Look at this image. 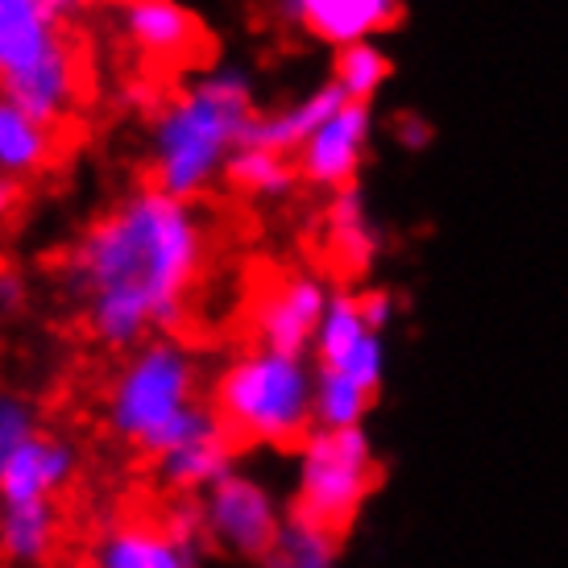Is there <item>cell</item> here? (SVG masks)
Instances as JSON below:
<instances>
[{"label":"cell","mask_w":568,"mask_h":568,"mask_svg":"<svg viewBox=\"0 0 568 568\" xmlns=\"http://www.w3.org/2000/svg\"><path fill=\"white\" fill-rule=\"evenodd\" d=\"M204 262L200 212L150 183L83 229L63 262V283L80 303L83 328L121 348L150 328L187 324Z\"/></svg>","instance_id":"obj_1"},{"label":"cell","mask_w":568,"mask_h":568,"mask_svg":"<svg viewBox=\"0 0 568 568\" xmlns=\"http://www.w3.org/2000/svg\"><path fill=\"white\" fill-rule=\"evenodd\" d=\"M253 116L257 109L250 75L237 67L207 71L195 83L179 88L150 125L154 187L179 200H195L245 145Z\"/></svg>","instance_id":"obj_2"},{"label":"cell","mask_w":568,"mask_h":568,"mask_svg":"<svg viewBox=\"0 0 568 568\" xmlns=\"http://www.w3.org/2000/svg\"><path fill=\"white\" fill-rule=\"evenodd\" d=\"M212 410L233 448H303L316 427V378L303 357L245 348L216 378Z\"/></svg>","instance_id":"obj_3"},{"label":"cell","mask_w":568,"mask_h":568,"mask_svg":"<svg viewBox=\"0 0 568 568\" xmlns=\"http://www.w3.org/2000/svg\"><path fill=\"white\" fill-rule=\"evenodd\" d=\"M83 63L63 17L47 0H0V95L63 129L80 109Z\"/></svg>","instance_id":"obj_4"},{"label":"cell","mask_w":568,"mask_h":568,"mask_svg":"<svg viewBox=\"0 0 568 568\" xmlns=\"http://www.w3.org/2000/svg\"><path fill=\"white\" fill-rule=\"evenodd\" d=\"M200 531L204 510H195L191 498L142 489L112 506L109 523L88 536L75 568H191Z\"/></svg>","instance_id":"obj_5"},{"label":"cell","mask_w":568,"mask_h":568,"mask_svg":"<svg viewBox=\"0 0 568 568\" xmlns=\"http://www.w3.org/2000/svg\"><path fill=\"white\" fill-rule=\"evenodd\" d=\"M300 453L303 465L291 515L341 539L362 515L365 498L378 489V453L362 427H341V432L316 427Z\"/></svg>","instance_id":"obj_6"},{"label":"cell","mask_w":568,"mask_h":568,"mask_svg":"<svg viewBox=\"0 0 568 568\" xmlns=\"http://www.w3.org/2000/svg\"><path fill=\"white\" fill-rule=\"evenodd\" d=\"M195 386H200V369L183 341L145 345L112 386V432L121 440L138 444L142 453L162 427H171L183 410L195 407Z\"/></svg>","instance_id":"obj_7"},{"label":"cell","mask_w":568,"mask_h":568,"mask_svg":"<svg viewBox=\"0 0 568 568\" xmlns=\"http://www.w3.org/2000/svg\"><path fill=\"white\" fill-rule=\"evenodd\" d=\"M109 21L145 75H183L207 59V33L179 0H109Z\"/></svg>","instance_id":"obj_8"},{"label":"cell","mask_w":568,"mask_h":568,"mask_svg":"<svg viewBox=\"0 0 568 568\" xmlns=\"http://www.w3.org/2000/svg\"><path fill=\"white\" fill-rule=\"evenodd\" d=\"M328 303V286L320 283L316 274H270L262 283H253L250 300H245L253 348L303 357L307 345H316Z\"/></svg>","instance_id":"obj_9"},{"label":"cell","mask_w":568,"mask_h":568,"mask_svg":"<svg viewBox=\"0 0 568 568\" xmlns=\"http://www.w3.org/2000/svg\"><path fill=\"white\" fill-rule=\"evenodd\" d=\"M283 515L274 510L270 494L250 477L224 474L216 486H207L204 503V536L229 552L266 560L270 548L278 544Z\"/></svg>","instance_id":"obj_10"},{"label":"cell","mask_w":568,"mask_h":568,"mask_svg":"<svg viewBox=\"0 0 568 568\" xmlns=\"http://www.w3.org/2000/svg\"><path fill=\"white\" fill-rule=\"evenodd\" d=\"M407 0H274V17L316 42L345 50L374 42L403 21Z\"/></svg>","instance_id":"obj_11"},{"label":"cell","mask_w":568,"mask_h":568,"mask_svg":"<svg viewBox=\"0 0 568 568\" xmlns=\"http://www.w3.org/2000/svg\"><path fill=\"white\" fill-rule=\"evenodd\" d=\"M369 138H374V109L369 104H345L295 154L300 179L312 187H328L332 195L353 187V179H357L365 154H369Z\"/></svg>","instance_id":"obj_12"},{"label":"cell","mask_w":568,"mask_h":568,"mask_svg":"<svg viewBox=\"0 0 568 568\" xmlns=\"http://www.w3.org/2000/svg\"><path fill=\"white\" fill-rule=\"evenodd\" d=\"M348 100L336 83H320L307 95H300L295 104H286L278 112H257L253 116L250 133H245V145H262V150H278V154H300L303 145L312 142V133L320 125H328L336 112L345 109Z\"/></svg>","instance_id":"obj_13"},{"label":"cell","mask_w":568,"mask_h":568,"mask_svg":"<svg viewBox=\"0 0 568 568\" xmlns=\"http://www.w3.org/2000/svg\"><path fill=\"white\" fill-rule=\"evenodd\" d=\"M324 237H328V257L341 274H365L378 257V229L365 212L362 187L336 191L324 216Z\"/></svg>","instance_id":"obj_14"},{"label":"cell","mask_w":568,"mask_h":568,"mask_svg":"<svg viewBox=\"0 0 568 568\" xmlns=\"http://www.w3.org/2000/svg\"><path fill=\"white\" fill-rule=\"evenodd\" d=\"M71 474V453L63 444L30 436L0 469V494L9 506L47 503L50 489H59Z\"/></svg>","instance_id":"obj_15"},{"label":"cell","mask_w":568,"mask_h":568,"mask_svg":"<svg viewBox=\"0 0 568 568\" xmlns=\"http://www.w3.org/2000/svg\"><path fill=\"white\" fill-rule=\"evenodd\" d=\"M59 142H63L59 129L42 125L38 116L0 95V174L26 179V174L47 171L59 154Z\"/></svg>","instance_id":"obj_16"},{"label":"cell","mask_w":568,"mask_h":568,"mask_svg":"<svg viewBox=\"0 0 568 568\" xmlns=\"http://www.w3.org/2000/svg\"><path fill=\"white\" fill-rule=\"evenodd\" d=\"M224 183L253 200H278L300 183V166L291 154H278V150L241 145L237 154L224 162Z\"/></svg>","instance_id":"obj_17"},{"label":"cell","mask_w":568,"mask_h":568,"mask_svg":"<svg viewBox=\"0 0 568 568\" xmlns=\"http://www.w3.org/2000/svg\"><path fill=\"white\" fill-rule=\"evenodd\" d=\"M369 336H382V332L369 328V320H365V312H362V300L348 295V291L332 295L328 312H324V324H320V336H316L320 369H336L341 362H348Z\"/></svg>","instance_id":"obj_18"},{"label":"cell","mask_w":568,"mask_h":568,"mask_svg":"<svg viewBox=\"0 0 568 568\" xmlns=\"http://www.w3.org/2000/svg\"><path fill=\"white\" fill-rule=\"evenodd\" d=\"M395 75V63L386 59L378 42H357V47L336 50L332 59V83L345 92L348 104H374V95Z\"/></svg>","instance_id":"obj_19"},{"label":"cell","mask_w":568,"mask_h":568,"mask_svg":"<svg viewBox=\"0 0 568 568\" xmlns=\"http://www.w3.org/2000/svg\"><path fill=\"white\" fill-rule=\"evenodd\" d=\"M336 548H341L336 536H328V531H320V527L291 515V519L283 523V531H278V544L270 548V556L262 565L266 568H332L336 565Z\"/></svg>","instance_id":"obj_20"},{"label":"cell","mask_w":568,"mask_h":568,"mask_svg":"<svg viewBox=\"0 0 568 568\" xmlns=\"http://www.w3.org/2000/svg\"><path fill=\"white\" fill-rule=\"evenodd\" d=\"M374 407V395L362 390L357 382L316 369V427L341 432V427H362L365 410Z\"/></svg>","instance_id":"obj_21"},{"label":"cell","mask_w":568,"mask_h":568,"mask_svg":"<svg viewBox=\"0 0 568 568\" xmlns=\"http://www.w3.org/2000/svg\"><path fill=\"white\" fill-rule=\"evenodd\" d=\"M30 436L33 432H30V415H26V407L13 403V398H0V469H4V460L13 457Z\"/></svg>","instance_id":"obj_22"},{"label":"cell","mask_w":568,"mask_h":568,"mask_svg":"<svg viewBox=\"0 0 568 568\" xmlns=\"http://www.w3.org/2000/svg\"><path fill=\"white\" fill-rule=\"evenodd\" d=\"M390 129H395L398 145H407V150H427L436 142V125L427 121L424 112H398Z\"/></svg>","instance_id":"obj_23"},{"label":"cell","mask_w":568,"mask_h":568,"mask_svg":"<svg viewBox=\"0 0 568 568\" xmlns=\"http://www.w3.org/2000/svg\"><path fill=\"white\" fill-rule=\"evenodd\" d=\"M357 300H362V312L374 332H382L390 320H395V300H390L386 291H365V295H357Z\"/></svg>","instance_id":"obj_24"},{"label":"cell","mask_w":568,"mask_h":568,"mask_svg":"<svg viewBox=\"0 0 568 568\" xmlns=\"http://www.w3.org/2000/svg\"><path fill=\"white\" fill-rule=\"evenodd\" d=\"M21 200V179H9V174H0V216H9Z\"/></svg>","instance_id":"obj_25"},{"label":"cell","mask_w":568,"mask_h":568,"mask_svg":"<svg viewBox=\"0 0 568 568\" xmlns=\"http://www.w3.org/2000/svg\"><path fill=\"white\" fill-rule=\"evenodd\" d=\"M17 300H21V278L0 270V307H13Z\"/></svg>","instance_id":"obj_26"},{"label":"cell","mask_w":568,"mask_h":568,"mask_svg":"<svg viewBox=\"0 0 568 568\" xmlns=\"http://www.w3.org/2000/svg\"><path fill=\"white\" fill-rule=\"evenodd\" d=\"M47 4L59 17H71V13H80V9H92V4H109V0H47Z\"/></svg>","instance_id":"obj_27"}]
</instances>
